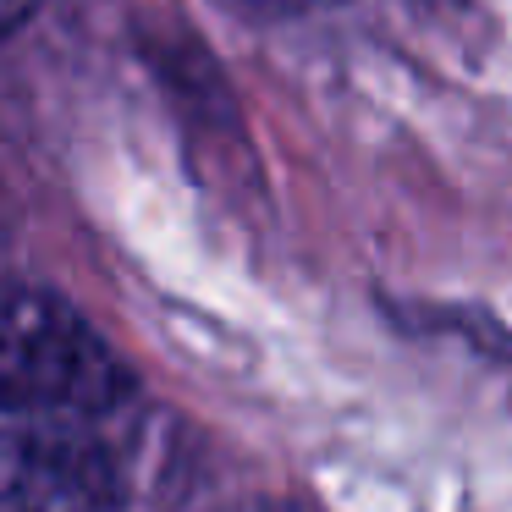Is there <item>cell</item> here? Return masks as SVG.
<instances>
[{"label": "cell", "mask_w": 512, "mask_h": 512, "mask_svg": "<svg viewBox=\"0 0 512 512\" xmlns=\"http://www.w3.org/2000/svg\"><path fill=\"white\" fill-rule=\"evenodd\" d=\"M0 512H127L116 424L0 408Z\"/></svg>", "instance_id": "cell-2"}, {"label": "cell", "mask_w": 512, "mask_h": 512, "mask_svg": "<svg viewBox=\"0 0 512 512\" xmlns=\"http://www.w3.org/2000/svg\"><path fill=\"white\" fill-rule=\"evenodd\" d=\"M0 408L127 424L138 408V375L78 303L50 287H17L0 342Z\"/></svg>", "instance_id": "cell-1"}, {"label": "cell", "mask_w": 512, "mask_h": 512, "mask_svg": "<svg viewBox=\"0 0 512 512\" xmlns=\"http://www.w3.org/2000/svg\"><path fill=\"white\" fill-rule=\"evenodd\" d=\"M34 6H39V0H6V23H12V34L34 17Z\"/></svg>", "instance_id": "cell-4"}, {"label": "cell", "mask_w": 512, "mask_h": 512, "mask_svg": "<svg viewBox=\"0 0 512 512\" xmlns=\"http://www.w3.org/2000/svg\"><path fill=\"white\" fill-rule=\"evenodd\" d=\"M259 12H276V17H298V12H320V6H336V0H248Z\"/></svg>", "instance_id": "cell-3"}]
</instances>
